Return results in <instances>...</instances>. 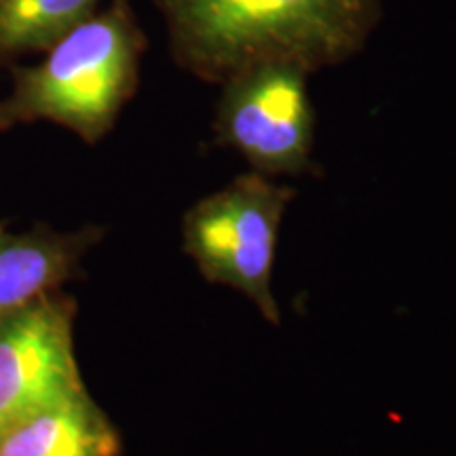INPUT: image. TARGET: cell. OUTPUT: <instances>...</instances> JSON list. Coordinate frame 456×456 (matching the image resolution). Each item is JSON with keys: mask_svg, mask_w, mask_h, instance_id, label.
<instances>
[{"mask_svg": "<svg viewBox=\"0 0 456 456\" xmlns=\"http://www.w3.org/2000/svg\"><path fill=\"white\" fill-rule=\"evenodd\" d=\"M174 60L208 83L285 61L309 74L366 47L383 0H152Z\"/></svg>", "mask_w": 456, "mask_h": 456, "instance_id": "cell-1", "label": "cell"}, {"mask_svg": "<svg viewBox=\"0 0 456 456\" xmlns=\"http://www.w3.org/2000/svg\"><path fill=\"white\" fill-rule=\"evenodd\" d=\"M144 49L131 0H112L57 38L38 64L15 74L0 100V131L45 121L95 144L134 98Z\"/></svg>", "mask_w": 456, "mask_h": 456, "instance_id": "cell-2", "label": "cell"}, {"mask_svg": "<svg viewBox=\"0 0 456 456\" xmlns=\"http://www.w3.org/2000/svg\"><path fill=\"white\" fill-rule=\"evenodd\" d=\"M294 197V188L249 171L192 205L182 224L184 252L201 275L248 296L273 326L281 323L271 289L279 228Z\"/></svg>", "mask_w": 456, "mask_h": 456, "instance_id": "cell-3", "label": "cell"}, {"mask_svg": "<svg viewBox=\"0 0 456 456\" xmlns=\"http://www.w3.org/2000/svg\"><path fill=\"white\" fill-rule=\"evenodd\" d=\"M309 72L269 61L228 77L216 108L214 134L220 146L241 152L262 175H313L315 110Z\"/></svg>", "mask_w": 456, "mask_h": 456, "instance_id": "cell-4", "label": "cell"}, {"mask_svg": "<svg viewBox=\"0 0 456 456\" xmlns=\"http://www.w3.org/2000/svg\"><path fill=\"white\" fill-rule=\"evenodd\" d=\"M72 302L49 294L0 322V436L87 391L74 355Z\"/></svg>", "mask_w": 456, "mask_h": 456, "instance_id": "cell-5", "label": "cell"}, {"mask_svg": "<svg viewBox=\"0 0 456 456\" xmlns=\"http://www.w3.org/2000/svg\"><path fill=\"white\" fill-rule=\"evenodd\" d=\"M117 427L89 391L49 403L0 436V456H121Z\"/></svg>", "mask_w": 456, "mask_h": 456, "instance_id": "cell-6", "label": "cell"}, {"mask_svg": "<svg viewBox=\"0 0 456 456\" xmlns=\"http://www.w3.org/2000/svg\"><path fill=\"white\" fill-rule=\"evenodd\" d=\"M91 235L0 231V322L53 294L72 277Z\"/></svg>", "mask_w": 456, "mask_h": 456, "instance_id": "cell-7", "label": "cell"}, {"mask_svg": "<svg viewBox=\"0 0 456 456\" xmlns=\"http://www.w3.org/2000/svg\"><path fill=\"white\" fill-rule=\"evenodd\" d=\"M100 0H0V60L47 51L98 11Z\"/></svg>", "mask_w": 456, "mask_h": 456, "instance_id": "cell-8", "label": "cell"}]
</instances>
